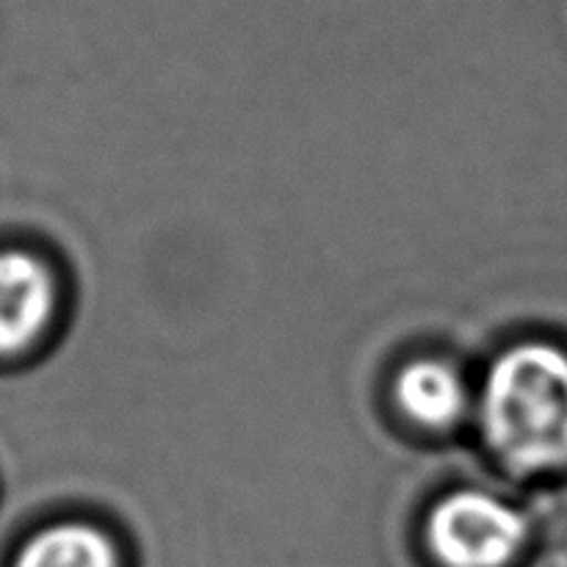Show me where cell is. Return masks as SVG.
Listing matches in <instances>:
<instances>
[{
	"label": "cell",
	"instance_id": "5b68a950",
	"mask_svg": "<svg viewBox=\"0 0 567 567\" xmlns=\"http://www.w3.org/2000/svg\"><path fill=\"white\" fill-rule=\"evenodd\" d=\"M14 567H120V557L114 543L94 526L59 524L28 540Z\"/></svg>",
	"mask_w": 567,
	"mask_h": 567
},
{
	"label": "cell",
	"instance_id": "7a4b0ae2",
	"mask_svg": "<svg viewBox=\"0 0 567 567\" xmlns=\"http://www.w3.org/2000/svg\"><path fill=\"white\" fill-rule=\"evenodd\" d=\"M426 537L446 567H504L524 548L529 524L493 493L460 491L435 504Z\"/></svg>",
	"mask_w": 567,
	"mask_h": 567
},
{
	"label": "cell",
	"instance_id": "6da1fadb",
	"mask_svg": "<svg viewBox=\"0 0 567 567\" xmlns=\"http://www.w3.org/2000/svg\"><path fill=\"white\" fill-rule=\"evenodd\" d=\"M491 452L520 474L567 465V352L520 343L493 360L476 393Z\"/></svg>",
	"mask_w": 567,
	"mask_h": 567
},
{
	"label": "cell",
	"instance_id": "277c9868",
	"mask_svg": "<svg viewBox=\"0 0 567 567\" xmlns=\"http://www.w3.org/2000/svg\"><path fill=\"white\" fill-rule=\"evenodd\" d=\"M393 396L413 424L424 430H452L471 413V388L449 360H413L393 382Z\"/></svg>",
	"mask_w": 567,
	"mask_h": 567
},
{
	"label": "cell",
	"instance_id": "3957f363",
	"mask_svg": "<svg viewBox=\"0 0 567 567\" xmlns=\"http://www.w3.org/2000/svg\"><path fill=\"white\" fill-rule=\"evenodd\" d=\"M53 305V277L42 260L20 249L0 252V352H17L37 341Z\"/></svg>",
	"mask_w": 567,
	"mask_h": 567
}]
</instances>
